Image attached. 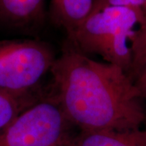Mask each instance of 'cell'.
Returning a JSON list of instances; mask_svg holds the SVG:
<instances>
[{
  "instance_id": "1",
  "label": "cell",
  "mask_w": 146,
  "mask_h": 146,
  "mask_svg": "<svg viewBox=\"0 0 146 146\" xmlns=\"http://www.w3.org/2000/svg\"><path fill=\"white\" fill-rule=\"evenodd\" d=\"M50 73L54 97L80 131L135 130L145 123L141 93L119 67L94 60L67 40Z\"/></svg>"
},
{
  "instance_id": "8",
  "label": "cell",
  "mask_w": 146,
  "mask_h": 146,
  "mask_svg": "<svg viewBox=\"0 0 146 146\" xmlns=\"http://www.w3.org/2000/svg\"><path fill=\"white\" fill-rule=\"evenodd\" d=\"M141 7L142 23L132 43L133 59L130 76L133 80L146 65V2Z\"/></svg>"
},
{
  "instance_id": "12",
  "label": "cell",
  "mask_w": 146,
  "mask_h": 146,
  "mask_svg": "<svg viewBox=\"0 0 146 146\" xmlns=\"http://www.w3.org/2000/svg\"><path fill=\"white\" fill-rule=\"evenodd\" d=\"M145 124H146V119H145Z\"/></svg>"
},
{
  "instance_id": "9",
  "label": "cell",
  "mask_w": 146,
  "mask_h": 146,
  "mask_svg": "<svg viewBox=\"0 0 146 146\" xmlns=\"http://www.w3.org/2000/svg\"><path fill=\"white\" fill-rule=\"evenodd\" d=\"M39 100L17 98L0 93V131L8 125L24 110Z\"/></svg>"
},
{
  "instance_id": "3",
  "label": "cell",
  "mask_w": 146,
  "mask_h": 146,
  "mask_svg": "<svg viewBox=\"0 0 146 146\" xmlns=\"http://www.w3.org/2000/svg\"><path fill=\"white\" fill-rule=\"evenodd\" d=\"M52 47L37 39L0 41V93L39 100L38 89L56 60Z\"/></svg>"
},
{
  "instance_id": "2",
  "label": "cell",
  "mask_w": 146,
  "mask_h": 146,
  "mask_svg": "<svg viewBox=\"0 0 146 146\" xmlns=\"http://www.w3.org/2000/svg\"><path fill=\"white\" fill-rule=\"evenodd\" d=\"M142 19L141 7H103L92 11L67 40L84 54L98 55L130 76L132 43Z\"/></svg>"
},
{
  "instance_id": "6",
  "label": "cell",
  "mask_w": 146,
  "mask_h": 146,
  "mask_svg": "<svg viewBox=\"0 0 146 146\" xmlns=\"http://www.w3.org/2000/svg\"><path fill=\"white\" fill-rule=\"evenodd\" d=\"M68 146H146V128L80 131Z\"/></svg>"
},
{
  "instance_id": "10",
  "label": "cell",
  "mask_w": 146,
  "mask_h": 146,
  "mask_svg": "<svg viewBox=\"0 0 146 146\" xmlns=\"http://www.w3.org/2000/svg\"><path fill=\"white\" fill-rule=\"evenodd\" d=\"M145 2L146 0H94L92 11L106 7H141Z\"/></svg>"
},
{
  "instance_id": "5",
  "label": "cell",
  "mask_w": 146,
  "mask_h": 146,
  "mask_svg": "<svg viewBox=\"0 0 146 146\" xmlns=\"http://www.w3.org/2000/svg\"><path fill=\"white\" fill-rule=\"evenodd\" d=\"M46 0H0V27L24 33L39 30L46 20Z\"/></svg>"
},
{
  "instance_id": "7",
  "label": "cell",
  "mask_w": 146,
  "mask_h": 146,
  "mask_svg": "<svg viewBox=\"0 0 146 146\" xmlns=\"http://www.w3.org/2000/svg\"><path fill=\"white\" fill-rule=\"evenodd\" d=\"M94 3V0H51L50 16L69 35L89 16Z\"/></svg>"
},
{
  "instance_id": "11",
  "label": "cell",
  "mask_w": 146,
  "mask_h": 146,
  "mask_svg": "<svg viewBox=\"0 0 146 146\" xmlns=\"http://www.w3.org/2000/svg\"><path fill=\"white\" fill-rule=\"evenodd\" d=\"M134 81L141 93L142 99L146 101V65L138 74Z\"/></svg>"
},
{
  "instance_id": "4",
  "label": "cell",
  "mask_w": 146,
  "mask_h": 146,
  "mask_svg": "<svg viewBox=\"0 0 146 146\" xmlns=\"http://www.w3.org/2000/svg\"><path fill=\"white\" fill-rule=\"evenodd\" d=\"M74 126L56 98H41L0 131V146H68Z\"/></svg>"
}]
</instances>
